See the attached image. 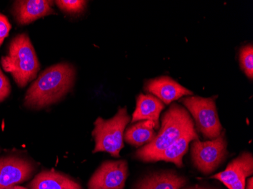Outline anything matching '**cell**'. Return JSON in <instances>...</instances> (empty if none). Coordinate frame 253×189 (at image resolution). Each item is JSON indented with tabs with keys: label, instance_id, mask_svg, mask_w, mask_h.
<instances>
[{
	"label": "cell",
	"instance_id": "19",
	"mask_svg": "<svg viewBox=\"0 0 253 189\" xmlns=\"http://www.w3.org/2000/svg\"><path fill=\"white\" fill-rule=\"evenodd\" d=\"M11 93V86L8 78L0 69V102H3Z\"/></svg>",
	"mask_w": 253,
	"mask_h": 189
},
{
	"label": "cell",
	"instance_id": "16",
	"mask_svg": "<svg viewBox=\"0 0 253 189\" xmlns=\"http://www.w3.org/2000/svg\"><path fill=\"white\" fill-rule=\"evenodd\" d=\"M156 126L150 120H141L126 129L124 135L126 143L139 148L149 144L156 136Z\"/></svg>",
	"mask_w": 253,
	"mask_h": 189
},
{
	"label": "cell",
	"instance_id": "5",
	"mask_svg": "<svg viewBox=\"0 0 253 189\" xmlns=\"http://www.w3.org/2000/svg\"><path fill=\"white\" fill-rule=\"evenodd\" d=\"M181 102L191 113L197 129L205 138L211 140L222 133L223 127L213 98L189 96L182 99Z\"/></svg>",
	"mask_w": 253,
	"mask_h": 189
},
{
	"label": "cell",
	"instance_id": "23",
	"mask_svg": "<svg viewBox=\"0 0 253 189\" xmlns=\"http://www.w3.org/2000/svg\"><path fill=\"white\" fill-rule=\"evenodd\" d=\"M6 189H29L28 188L21 187V186H12V187L8 188Z\"/></svg>",
	"mask_w": 253,
	"mask_h": 189
},
{
	"label": "cell",
	"instance_id": "13",
	"mask_svg": "<svg viewBox=\"0 0 253 189\" xmlns=\"http://www.w3.org/2000/svg\"><path fill=\"white\" fill-rule=\"evenodd\" d=\"M187 180L174 171H163L149 174L135 185L133 189H181Z\"/></svg>",
	"mask_w": 253,
	"mask_h": 189
},
{
	"label": "cell",
	"instance_id": "18",
	"mask_svg": "<svg viewBox=\"0 0 253 189\" xmlns=\"http://www.w3.org/2000/svg\"><path fill=\"white\" fill-rule=\"evenodd\" d=\"M59 8L65 12L69 14L81 13L84 10L86 6V1H79V0H61V1H55Z\"/></svg>",
	"mask_w": 253,
	"mask_h": 189
},
{
	"label": "cell",
	"instance_id": "11",
	"mask_svg": "<svg viewBox=\"0 0 253 189\" xmlns=\"http://www.w3.org/2000/svg\"><path fill=\"white\" fill-rule=\"evenodd\" d=\"M53 2L48 0L16 1L13 7L14 16L20 25H28L42 17L55 14Z\"/></svg>",
	"mask_w": 253,
	"mask_h": 189
},
{
	"label": "cell",
	"instance_id": "12",
	"mask_svg": "<svg viewBox=\"0 0 253 189\" xmlns=\"http://www.w3.org/2000/svg\"><path fill=\"white\" fill-rule=\"evenodd\" d=\"M164 109V104L156 96L151 94H140L136 99V109L131 122L133 123L141 120H150L154 123L156 129H159L160 113Z\"/></svg>",
	"mask_w": 253,
	"mask_h": 189
},
{
	"label": "cell",
	"instance_id": "6",
	"mask_svg": "<svg viewBox=\"0 0 253 189\" xmlns=\"http://www.w3.org/2000/svg\"><path fill=\"white\" fill-rule=\"evenodd\" d=\"M227 146L224 131L218 137L211 140H193L191 157L195 167L205 175H210L215 171L228 154Z\"/></svg>",
	"mask_w": 253,
	"mask_h": 189
},
{
	"label": "cell",
	"instance_id": "17",
	"mask_svg": "<svg viewBox=\"0 0 253 189\" xmlns=\"http://www.w3.org/2000/svg\"><path fill=\"white\" fill-rule=\"evenodd\" d=\"M240 66L250 79L253 77V48L251 44L245 45L240 49Z\"/></svg>",
	"mask_w": 253,
	"mask_h": 189
},
{
	"label": "cell",
	"instance_id": "15",
	"mask_svg": "<svg viewBox=\"0 0 253 189\" xmlns=\"http://www.w3.org/2000/svg\"><path fill=\"white\" fill-rule=\"evenodd\" d=\"M199 139L196 129L182 136L175 143L170 145L167 149L153 156L149 162H171L178 167H183V157L188 150L189 145L193 140Z\"/></svg>",
	"mask_w": 253,
	"mask_h": 189
},
{
	"label": "cell",
	"instance_id": "3",
	"mask_svg": "<svg viewBox=\"0 0 253 189\" xmlns=\"http://www.w3.org/2000/svg\"><path fill=\"white\" fill-rule=\"evenodd\" d=\"M1 65L20 87H25L36 78L41 65L26 34H19L11 40L8 54L1 58Z\"/></svg>",
	"mask_w": 253,
	"mask_h": 189
},
{
	"label": "cell",
	"instance_id": "22",
	"mask_svg": "<svg viewBox=\"0 0 253 189\" xmlns=\"http://www.w3.org/2000/svg\"><path fill=\"white\" fill-rule=\"evenodd\" d=\"M206 189V188L201 187V186H192V187L185 188V189Z\"/></svg>",
	"mask_w": 253,
	"mask_h": 189
},
{
	"label": "cell",
	"instance_id": "2",
	"mask_svg": "<svg viewBox=\"0 0 253 189\" xmlns=\"http://www.w3.org/2000/svg\"><path fill=\"white\" fill-rule=\"evenodd\" d=\"M193 119L185 108L178 104H172L162 117V126L154 140L138 149L135 157L143 162L163 151L176 141L194 130Z\"/></svg>",
	"mask_w": 253,
	"mask_h": 189
},
{
	"label": "cell",
	"instance_id": "9",
	"mask_svg": "<svg viewBox=\"0 0 253 189\" xmlns=\"http://www.w3.org/2000/svg\"><path fill=\"white\" fill-rule=\"evenodd\" d=\"M34 171L35 166L27 159L14 156L0 158V189L28 181Z\"/></svg>",
	"mask_w": 253,
	"mask_h": 189
},
{
	"label": "cell",
	"instance_id": "10",
	"mask_svg": "<svg viewBox=\"0 0 253 189\" xmlns=\"http://www.w3.org/2000/svg\"><path fill=\"white\" fill-rule=\"evenodd\" d=\"M144 89L166 105H170L183 96L193 95V92L169 76H161L150 79L146 82Z\"/></svg>",
	"mask_w": 253,
	"mask_h": 189
},
{
	"label": "cell",
	"instance_id": "20",
	"mask_svg": "<svg viewBox=\"0 0 253 189\" xmlns=\"http://www.w3.org/2000/svg\"><path fill=\"white\" fill-rule=\"evenodd\" d=\"M11 25L6 16L0 13V46L4 39L8 37L11 30Z\"/></svg>",
	"mask_w": 253,
	"mask_h": 189
},
{
	"label": "cell",
	"instance_id": "4",
	"mask_svg": "<svg viewBox=\"0 0 253 189\" xmlns=\"http://www.w3.org/2000/svg\"><path fill=\"white\" fill-rule=\"evenodd\" d=\"M130 122V116L126 108H120L113 117L104 120L98 117L92 132L95 140L93 153L107 152L114 157H120L124 148V135L126 125Z\"/></svg>",
	"mask_w": 253,
	"mask_h": 189
},
{
	"label": "cell",
	"instance_id": "21",
	"mask_svg": "<svg viewBox=\"0 0 253 189\" xmlns=\"http://www.w3.org/2000/svg\"><path fill=\"white\" fill-rule=\"evenodd\" d=\"M245 189H253V177H250L247 183H246Z\"/></svg>",
	"mask_w": 253,
	"mask_h": 189
},
{
	"label": "cell",
	"instance_id": "1",
	"mask_svg": "<svg viewBox=\"0 0 253 189\" xmlns=\"http://www.w3.org/2000/svg\"><path fill=\"white\" fill-rule=\"evenodd\" d=\"M75 78V68L69 64H58L46 68L27 91L25 106L41 109L55 103L72 89Z\"/></svg>",
	"mask_w": 253,
	"mask_h": 189
},
{
	"label": "cell",
	"instance_id": "14",
	"mask_svg": "<svg viewBox=\"0 0 253 189\" xmlns=\"http://www.w3.org/2000/svg\"><path fill=\"white\" fill-rule=\"evenodd\" d=\"M29 189H83L75 180L55 170H45L28 184Z\"/></svg>",
	"mask_w": 253,
	"mask_h": 189
},
{
	"label": "cell",
	"instance_id": "7",
	"mask_svg": "<svg viewBox=\"0 0 253 189\" xmlns=\"http://www.w3.org/2000/svg\"><path fill=\"white\" fill-rule=\"evenodd\" d=\"M128 176V164L125 160L102 163L88 182V189H124Z\"/></svg>",
	"mask_w": 253,
	"mask_h": 189
},
{
	"label": "cell",
	"instance_id": "8",
	"mask_svg": "<svg viewBox=\"0 0 253 189\" xmlns=\"http://www.w3.org/2000/svg\"><path fill=\"white\" fill-rule=\"evenodd\" d=\"M253 173V154L245 152L229 163L224 171L211 178L221 182L228 189H245L247 178Z\"/></svg>",
	"mask_w": 253,
	"mask_h": 189
}]
</instances>
